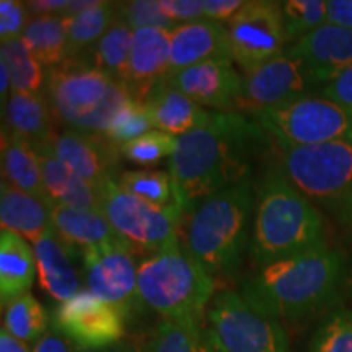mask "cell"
I'll list each match as a JSON object with an SVG mask.
<instances>
[{
	"label": "cell",
	"instance_id": "1",
	"mask_svg": "<svg viewBox=\"0 0 352 352\" xmlns=\"http://www.w3.org/2000/svg\"><path fill=\"white\" fill-rule=\"evenodd\" d=\"M270 147L271 138L253 118L233 111H212L204 126L178 138L168 171L184 214L220 189L252 178Z\"/></svg>",
	"mask_w": 352,
	"mask_h": 352
},
{
	"label": "cell",
	"instance_id": "2",
	"mask_svg": "<svg viewBox=\"0 0 352 352\" xmlns=\"http://www.w3.org/2000/svg\"><path fill=\"white\" fill-rule=\"evenodd\" d=\"M346 283V258L327 245L256 267L239 294L258 314L297 323L333 307Z\"/></svg>",
	"mask_w": 352,
	"mask_h": 352
},
{
	"label": "cell",
	"instance_id": "3",
	"mask_svg": "<svg viewBox=\"0 0 352 352\" xmlns=\"http://www.w3.org/2000/svg\"><path fill=\"white\" fill-rule=\"evenodd\" d=\"M323 215L274 166L254 196L248 256L256 267L327 246Z\"/></svg>",
	"mask_w": 352,
	"mask_h": 352
},
{
	"label": "cell",
	"instance_id": "4",
	"mask_svg": "<svg viewBox=\"0 0 352 352\" xmlns=\"http://www.w3.org/2000/svg\"><path fill=\"white\" fill-rule=\"evenodd\" d=\"M254 196L253 179L246 178L188 212L183 248L212 277L240 271L252 239Z\"/></svg>",
	"mask_w": 352,
	"mask_h": 352
},
{
	"label": "cell",
	"instance_id": "5",
	"mask_svg": "<svg viewBox=\"0 0 352 352\" xmlns=\"http://www.w3.org/2000/svg\"><path fill=\"white\" fill-rule=\"evenodd\" d=\"M138 289L142 305L162 320L186 331H199L208 324V310L215 296L214 277L182 243L140 259Z\"/></svg>",
	"mask_w": 352,
	"mask_h": 352
},
{
	"label": "cell",
	"instance_id": "6",
	"mask_svg": "<svg viewBox=\"0 0 352 352\" xmlns=\"http://www.w3.org/2000/svg\"><path fill=\"white\" fill-rule=\"evenodd\" d=\"M43 94L57 122L96 134H103L114 114L132 100L122 83L101 72L85 56L46 69Z\"/></svg>",
	"mask_w": 352,
	"mask_h": 352
},
{
	"label": "cell",
	"instance_id": "7",
	"mask_svg": "<svg viewBox=\"0 0 352 352\" xmlns=\"http://www.w3.org/2000/svg\"><path fill=\"white\" fill-rule=\"evenodd\" d=\"M279 151L277 168L290 184L311 204L340 214L352 196V135Z\"/></svg>",
	"mask_w": 352,
	"mask_h": 352
},
{
	"label": "cell",
	"instance_id": "8",
	"mask_svg": "<svg viewBox=\"0 0 352 352\" xmlns=\"http://www.w3.org/2000/svg\"><path fill=\"white\" fill-rule=\"evenodd\" d=\"M253 120L279 148L307 147L352 135V113L321 95L266 109Z\"/></svg>",
	"mask_w": 352,
	"mask_h": 352
},
{
	"label": "cell",
	"instance_id": "9",
	"mask_svg": "<svg viewBox=\"0 0 352 352\" xmlns=\"http://www.w3.org/2000/svg\"><path fill=\"white\" fill-rule=\"evenodd\" d=\"M100 195L101 212L135 252L148 254L182 243V210L153 206L124 191L118 182L104 184Z\"/></svg>",
	"mask_w": 352,
	"mask_h": 352
},
{
	"label": "cell",
	"instance_id": "10",
	"mask_svg": "<svg viewBox=\"0 0 352 352\" xmlns=\"http://www.w3.org/2000/svg\"><path fill=\"white\" fill-rule=\"evenodd\" d=\"M208 327L226 352H290L283 323L258 314L232 289L215 292Z\"/></svg>",
	"mask_w": 352,
	"mask_h": 352
},
{
	"label": "cell",
	"instance_id": "11",
	"mask_svg": "<svg viewBox=\"0 0 352 352\" xmlns=\"http://www.w3.org/2000/svg\"><path fill=\"white\" fill-rule=\"evenodd\" d=\"M316 90L321 91V87L305 64L285 50L280 56L243 74L233 113L253 118L266 109L314 95Z\"/></svg>",
	"mask_w": 352,
	"mask_h": 352
},
{
	"label": "cell",
	"instance_id": "12",
	"mask_svg": "<svg viewBox=\"0 0 352 352\" xmlns=\"http://www.w3.org/2000/svg\"><path fill=\"white\" fill-rule=\"evenodd\" d=\"M228 57L246 74L287 50L280 2L250 0L227 23Z\"/></svg>",
	"mask_w": 352,
	"mask_h": 352
},
{
	"label": "cell",
	"instance_id": "13",
	"mask_svg": "<svg viewBox=\"0 0 352 352\" xmlns=\"http://www.w3.org/2000/svg\"><path fill=\"white\" fill-rule=\"evenodd\" d=\"M134 253L135 250L127 243H107L82 252V279L87 290L116 307L126 320L144 307Z\"/></svg>",
	"mask_w": 352,
	"mask_h": 352
},
{
	"label": "cell",
	"instance_id": "14",
	"mask_svg": "<svg viewBox=\"0 0 352 352\" xmlns=\"http://www.w3.org/2000/svg\"><path fill=\"white\" fill-rule=\"evenodd\" d=\"M52 324L60 329L74 346L104 349L120 344L124 336L126 318L111 303L82 289L69 300L57 305Z\"/></svg>",
	"mask_w": 352,
	"mask_h": 352
},
{
	"label": "cell",
	"instance_id": "15",
	"mask_svg": "<svg viewBox=\"0 0 352 352\" xmlns=\"http://www.w3.org/2000/svg\"><path fill=\"white\" fill-rule=\"evenodd\" d=\"M51 147L59 160L96 189L120 178V147L103 134L67 129L52 140Z\"/></svg>",
	"mask_w": 352,
	"mask_h": 352
},
{
	"label": "cell",
	"instance_id": "16",
	"mask_svg": "<svg viewBox=\"0 0 352 352\" xmlns=\"http://www.w3.org/2000/svg\"><path fill=\"white\" fill-rule=\"evenodd\" d=\"M241 78L235 64L228 57H220L171 74L165 82L202 108L228 113L235 111Z\"/></svg>",
	"mask_w": 352,
	"mask_h": 352
},
{
	"label": "cell",
	"instance_id": "17",
	"mask_svg": "<svg viewBox=\"0 0 352 352\" xmlns=\"http://www.w3.org/2000/svg\"><path fill=\"white\" fill-rule=\"evenodd\" d=\"M287 51L305 64L315 82L323 88L352 65V30L324 23L290 44Z\"/></svg>",
	"mask_w": 352,
	"mask_h": 352
},
{
	"label": "cell",
	"instance_id": "18",
	"mask_svg": "<svg viewBox=\"0 0 352 352\" xmlns=\"http://www.w3.org/2000/svg\"><path fill=\"white\" fill-rule=\"evenodd\" d=\"M170 76V32L135 30L127 67L126 88L131 98L142 101Z\"/></svg>",
	"mask_w": 352,
	"mask_h": 352
},
{
	"label": "cell",
	"instance_id": "19",
	"mask_svg": "<svg viewBox=\"0 0 352 352\" xmlns=\"http://www.w3.org/2000/svg\"><path fill=\"white\" fill-rule=\"evenodd\" d=\"M220 57H228L226 25L197 20L178 25L170 32V76Z\"/></svg>",
	"mask_w": 352,
	"mask_h": 352
},
{
	"label": "cell",
	"instance_id": "20",
	"mask_svg": "<svg viewBox=\"0 0 352 352\" xmlns=\"http://www.w3.org/2000/svg\"><path fill=\"white\" fill-rule=\"evenodd\" d=\"M39 284L47 296L65 302L80 292V274L74 263L76 252L69 248L54 230L44 233L33 243Z\"/></svg>",
	"mask_w": 352,
	"mask_h": 352
},
{
	"label": "cell",
	"instance_id": "21",
	"mask_svg": "<svg viewBox=\"0 0 352 352\" xmlns=\"http://www.w3.org/2000/svg\"><path fill=\"white\" fill-rule=\"evenodd\" d=\"M142 104L147 109L153 129L166 132L175 138H182L204 126L212 113L206 111L196 101L176 90L168 82L153 88Z\"/></svg>",
	"mask_w": 352,
	"mask_h": 352
},
{
	"label": "cell",
	"instance_id": "22",
	"mask_svg": "<svg viewBox=\"0 0 352 352\" xmlns=\"http://www.w3.org/2000/svg\"><path fill=\"white\" fill-rule=\"evenodd\" d=\"M39 165H41L43 183L46 195L54 204L67 208L101 210L100 189L74 173L52 151L51 144L34 145Z\"/></svg>",
	"mask_w": 352,
	"mask_h": 352
},
{
	"label": "cell",
	"instance_id": "23",
	"mask_svg": "<svg viewBox=\"0 0 352 352\" xmlns=\"http://www.w3.org/2000/svg\"><path fill=\"white\" fill-rule=\"evenodd\" d=\"M54 202L28 195L3 182L0 184V226L34 243L52 230Z\"/></svg>",
	"mask_w": 352,
	"mask_h": 352
},
{
	"label": "cell",
	"instance_id": "24",
	"mask_svg": "<svg viewBox=\"0 0 352 352\" xmlns=\"http://www.w3.org/2000/svg\"><path fill=\"white\" fill-rule=\"evenodd\" d=\"M52 230L72 252H83L91 246L127 243L114 230L101 210H88L54 204ZM129 245V243H127Z\"/></svg>",
	"mask_w": 352,
	"mask_h": 352
},
{
	"label": "cell",
	"instance_id": "25",
	"mask_svg": "<svg viewBox=\"0 0 352 352\" xmlns=\"http://www.w3.org/2000/svg\"><path fill=\"white\" fill-rule=\"evenodd\" d=\"M36 258L28 240L13 232L0 233V302L2 307L28 294L36 277Z\"/></svg>",
	"mask_w": 352,
	"mask_h": 352
},
{
	"label": "cell",
	"instance_id": "26",
	"mask_svg": "<svg viewBox=\"0 0 352 352\" xmlns=\"http://www.w3.org/2000/svg\"><path fill=\"white\" fill-rule=\"evenodd\" d=\"M7 131L20 135L33 145L51 144L59 132L56 116L41 94H12L7 101Z\"/></svg>",
	"mask_w": 352,
	"mask_h": 352
},
{
	"label": "cell",
	"instance_id": "27",
	"mask_svg": "<svg viewBox=\"0 0 352 352\" xmlns=\"http://www.w3.org/2000/svg\"><path fill=\"white\" fill-rule=\"evenodd\" d=\"M2 175L3 182L13 188L50 199L44 189L36 147L6 127L2 129Z\"/></svg>",
	"mask_w": 352,
	"mask_h": 352
},
{
	"label": "cell",
	"instance_id": "28",
	"mask_svg": "<svg viewBox=\"0 0 352 352\" xmlns=\"http://www.w3.org/2000/svg\"><path fill=\"white\" fill-rule=\"evenodd\" d=\"M120 2L96 0L91 7L77 15L64 16L67 28L69 59L82 57L94 47V44L111 28L118 20Z\"/></svg>",
	"mask_w": 352,
	"mask_h": 352
},
{
	"label": "cell",
	"instance_id": "29",
	"mask_svg": "<svg viewBox=\"0 0 352 352\" xmlns=\"http://www.w3.org/2000/svg\"><path fill=\"white\" fill-rule=\"evenodd\" d=\"M21 39L44 69L54 67L69 59L67 28H65L64 16H33L26 25Z\"/></svg>",
	"mask_w": 352,
	"mask_h": 352
},
{
	"label": "cell",
	"instance_id": "30",
	"mask_svg": "<svg viewBox=\"0 0 352 352\" xmlns=\"http://www.w3.org/2000/svg\"><path fill=\"white\" fill-rule=\"evenodd\" d=\"M132 38H134V32L118 16L111 28L94 44L85 57L101 72L124 85L127 67H129Z\"/></svg>",
	"mask_w": 352,
	"mask_h": 352
},
{
	"label": "cell",
	"instance_id": "31",
	"mask_svg": "<svg viewBox=\"0 0 352 352\" xmlns=\"http://www.w3.org/2000/svg\"><path fill=\"white\" fill-rule=\"evenodd\" d=\"M118 184L124 191L151 202L153 206L164 209L182 210L184 214L182 204H179L178 188H176L168 170L164 171L144 168L121 171Z\"/></svg>",
	"mask_w": 352,
	"mask_h": 352
},
{
	"label": "cell",
	"instance_id": "32",
	"mask_svg": "<svg viewBox=\"0 0 352 352\" xmlns=\"http://www.w3.org/2000/svg\"><path fill=\"white\" fill-rule=\"evenodd\" d=\"M0 60L7 65L12 78V94H41L46 69L33 56L21 38L2 41Z\"/></svg>",
	"mask_w": 352,
	"mask_h": 352
},
{
	"label": "cell",
	"instance_id": "33",
	"mask_svg": "<svg viewBox=\"0 0 352 352\" xmlns=\"http://www.w3.org/2000/svg\"><path fill=\"white\" fill-rule=\"evenodd\" d=\"M144 352H226L208 324L199 331H186L160 320L148 338Z\"/></svg>",
	"mask_w": 352,
	"mask_h": 352
},
{
	"label": "cell",
	"instance_id": "34",
	"mask_svg": "<svg viewBox=\"0 0 352 352\" xmlns=\"http://www.w3.org/2000/svg\"><path fill=\"white\" fill-rule=\"evenodd\" d=\"M51 327L50 316L36 297L23 294L3 307V327L23 342H38Z\"/></svg>",
	"mask_w": 352,
	"mask_h": 352
},
{
	"label": "cell",
	"instance_id": "35",
	"mask_svg": "<svg viewBox=\"0 0 352 352\" xmlns=\"http://www.w3.org/2000/svg\"><path fill=\"white\" fill-rule=\"evenodd\" d=\"M308 352H352V308L329 310L316 327Z\"/></svg>",
	"mask_w": 352,
	"mask_h": 352
},
{
	"label": "cell",
	"instance_id": "36",
	"mask_svg": "<svg viewBox=\"0 0 352 352\" xmlns=\"http://www.w3.org/2000/svg\"><path fill=\"white\" fill-rule=\"evenodd\" d=\"M176 144H178V138L152 129L131 142L120 145V153L122 160L129 162L131 165L151 170V166L160 165L164 160L170 162L176 151Z\"/></svg>",
	"mask_w": 352,
	"mask_h": 352
},
{
	"label": "cell",
	"instance_id": "37",
	"mask_svg": "<svg viewBox=\"0 0 352 352\" xmlns=\"http://www.w3.org/2000/svg\"><path fill=\"white\" fill-rule=\"evenodd\" d=\"M280 10L289 46L327 23L324 0H287L280 2Z\"/></svg>",
	"mask_w": 352,
	"mask_h": 352
},
{
	"label": "cell",
	"instance_id": "38",
	"mask_svg": "<svg viewBox=\"0 0 352 352\" xmlns=\"http://www.w3.org/2000/svg\"><path fill=\"white\" fill-rule=\"evenodd\" d=\"M148 131H152V122L147 109L139 101L129 100L120 111L114 114L103 135L120 147L122 144L140 138Z\"/></svg>",
	"mask_w": 352,
	"mask_h": 352
},
{
	"label": "cell",
	"instance_id": "39",
	"mask_svg": "<svg viewBox=\"0 0 352 352\" xmlns=\"http://www.w3.org/2000/svg\"><path fill=\"white\" fill-rule=\"evenodd\" d=\"M118 16L129 26L132 32L142 28L171 30L176 28L173 20L165 15L160 0H131V2H120V13Z\"/></svg>",
	"mask_w": 352,
	"mask_h": 352
},
{
	"label": "cell",
	"instance_id": "40",
	"mask_svg": "<svg viewBox=\"0 0 352 352\" xmlns=\"http://www.w3.org/2000/svg\"><path fill=\"white\" fill-rule=\"evenodd\" d=\"M28 8L19 0H2L0 2V38L2 41L21 38L28 25Z\"/></svg>",
	"mask_w": 352,
	"mask_h": 352
},
{
	"label": "cell",
	"instance_id": "41",
	"mask_svg": "<svg viewBox=\"0 0 352 352\" xmlns=\"http://www.w3.org/2000/svg\"><path fill=\"white\" fill-rule=\"evenodd\" d=\"M321 96L352 113V65L321 88Z\"/></svg>",
	"mask_w": 352,
	"mask_h": 352
},
{
	"label": "cell",
	"instance_id": "42",
	"mask_svg": "<svg viewBox=\"0 0 352 352\" xmlns=\"http://www.w3.org/2000/svg\"><path fill=\"white\" fill-rule=\"evenodd\" d=\"M162 8L176 25L202 20V0H160Z\"/></svg>",
	"mask_w": 352,
	"mask_h": 352
},
{
	"label": "cell",
	"instance_id": "43",
	"mask_svg": "<svg viewBox=\"0 0 352 352\" xmlns=\"http://www.w3.org/2000/svg\"><path fill=\"white\" fill-rule=\"evenodd\" d=\"M245 3V0H202V19L228 23Z\"/></svg>",
	"mask_w": 352,
	"mask_h": 352
},
{
	"label": "cell",
	"instance_id": "44",
	"mask_svg": "<svg viewBox=\"0 0 352 352\" xmlns=\"http://www.w3.org/2000/svg\"><path fill=\"white\" fill-rule=\"evenodd\" d=\"M74 349H76L74 342L51 323L50 329L43 334L41 340L34 342L32 352H74Z\"/></svg>",
	"mask_w": 352,
	"mask_h": 352
},
{
	"label": "cell",
	"instance_id": "45",
	"mask_svg": "<svg viewBox=\"0 0 352 352\" xmlns=\"http://www.w3.org/2000/svg\"><path fill=\"white\" fill-rule=\"evenodd\" d=\"M327 23L352 30V0H328Z\"/></svg>",
	"mask_w": 352,
	"mask_h": 352
},
{
	"label": "cell",
	"instance_id": "46",
	"mask_svg": "<svg viewBox=\"0 0 352 352\" xmlns=\"http://www.w3.org/2000/svg\"><path fill=\"white\" fill-rule=\"evenodd\" d=\"M28 13L33 16L43 15H63L69 6V0H33L25 2Z\"/></svg>",
	"mask_w": 352,
	"mask_h": 352
},
{
	"label": "cell",
	"instance_id": "47",
	"mask_svg": "<svg viewBox=\"0 0 352 352\" xmlns=\"http://www.w3.org/2000/svg\"><path fill=\"white\" fill-rule=\"evenodd\" d=\"M0 352H32L28 347V342H23L12 336L6 328L0 331Z\"/></svg>",
	"mask_w": 352,
	"mask_h": 352
},
{
	"label": "cell",
	"instance_id": "48",
	"mask_svg": "<svg viewBox=\"0 0 352 352\" xmlns=\"http://www.w3.org/2000/svg\"><path fill=\"white\" fill-rule=\"evenodd\" d=\"M12 95V78L8 74L7 65L0 60V101H2V107L6 109V101H8Z\"/></svg>",
	"mask_w": 352,
	"mask_h": 352
},
{
	"label": "cell",
	"instance_id": "49",
	"mask_svg": "<svg viewBox=\"0 0 352 352\" xmlns=\"http://www.w3.org/2000/svg\"><path fill=\"white\" fill-rule=\"evenodd\" d=\"M336 217L341 222V226L344 227L346 230L352 235V196H351V199L346 202V206L341 209V212L338 214Z\"/></svg>",
	"mask_w": 352,
	"mask_h": 352
},
{
	"label": "cell",
	"instance_id": "50",
	"mask_svg": "<svg viewBox=\"0 0 352 352\" xmlns=\"http://www.w3.org/2000/svg\"><path fill=\"white\" fill-rule=\"evenodd\" d=\"M74 352H132V346L127 344H114L109 347H104V349H87V347H77L74 349Z\"/></svg>",
	"mask_w": 352,
	"mask_h": 352
},
{
	"label": "cell",
	"instance_id": "51",
	"mask_svg": "<svg viewBox=\"0 0 352 352\" xmlns=\"http://www.w3.org/2000/svg\"><path fill=\"white\" fill-rule=\"evenodd\" d=\"M132 352H144L142 349H138V347H132Z\"/></svg>",
	"mask_w": 352,
	"mask_h": 352
}]
</instances>
